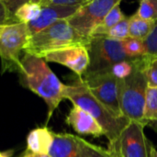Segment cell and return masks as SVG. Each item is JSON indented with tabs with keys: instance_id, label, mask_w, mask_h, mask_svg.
Returning <instances> with one entry per match:
<instances>
[{
	"instance_id": "cell-1",
	"label": "cell",
	"mask_w": 157,
	"mask_h": 157,
	"mask_svg": "<svg viewBox=\"0 0 157 157\" xmlns=\"http://www.w3.org/2000/svg\"><path fill=\"white\" fill-rule=\"evenodd\" d=\"M20 85L42 98L48 108L47 121L64 98L65 85L48 66L43 58L29 53L21 57L18 72Z\"/></svg>"
},
{
	"instance_id": "cell-2",
	"label": "cell",
	"mask_w": 157,
	"mask_h": 157,
	"mask_svg": "<svg viewBox=\"0 0 157 157\" xmlns=\"http://www.w3.org/2000/svg\"><path fill=\"white\" fill-rule=\"evenodd\" d=\"M64 98L86 111L98 122L104 131V136L107 137L109 144H113L130 123L128 119L116 116L97 99L81 77H77L70 85H65Z\"/></svg>"
},
{
	"instance_id": "cell-3",
	"label": "cell",
	"mask_w": 157,
	"mask_h": 157,
	"mask_svg": "<svg viewBox=\"0 0 157 157\" xmlns=\"http://www.w3.org/2000/svg\"><path fill=\"white\" fill-rule=\"evenodd\" d=\"M146 55L137 59L134 71L118 80V98L121 115L130 121L144 122V109L148 84L144 73ZM145 123V122H144Z\"/></svg>"
},
{
	"instance_id": "cell-4",
	"label": "cell",
	"mask_w": 157,
	"mask_h": 157,
	"mask_svg": "<svg viewBox=\"0 0 157 157\" xmlns=\"http://www.w3.org/2000/svg\"><path fill=\"white\" fill-rule=\"evenodd\" d=\"M90 39H86L75 30L65 20H60L45 29L30 36L24 51L40 58L46 54L76 45L87 46Z\"/></svg>"
},
{
	"instance_id": "cell-5",
	"label": "cell",
	"mask_w": 157,
	"mask_h": 157,
	"mask_svg": "<svg viewBox=\"0 0 157 157\" xmlns=\"http://www.w3.org/2000/svg\"><path fill=\"white\" fill-rule=\"evenodd\" d=\"M30 38L27 24L16 23L0 26L1 73L19 72L21 52Z\"/></svg>"
},
{
	"instance_id": "cell-6",
	"label": "cell",
	"mask_w": 157,
	"mask_h": 157,
	"mask_svg": "<svg viewBox=\"0 0 157 157\" xmlns=\"http://www.w3.org/2000/svg\"><path fill=\"white\" fill-rule=\"evenodd\" d=\"M86 48L89 54V65L84 75L105 72L118 63L132 60L125 53L122 41L105 36H92Z\"/></svg>"
},
{
	"instance_id": "cell-7",
	"label": "cell",
	"mask_w": 157,
	"mask_h": 157,
	"mask_svg": "<svg viewBox=\"0 0 157 157\" xmlns=\"http://www.w3.org/2000/svg\"><path fill=\"white\" fill-rule=\"evenodd\" d=\"M145 126L144 122L130 121L108 150L114 157H149L153 144L144 133Z\"/></svg>"
},
{
	"instance_id": "cell-8",
	"label": "cell",
	"mask_w": 157,
	"mask_h": 157,
	"mask_svg": "<svg viewBox=\"0 0 157 157\" xmlns=\"http://www.w3.org/2000/svg\"><path fill=\"white\" fill-rule=\"evenodd\" d=\"M121 3V0H87L67 22L80 35L90 39L110 9Z\"/></svg>"
},
{
	"instance_id": "cell-9",
	"label": "cell",
	"mask_w": 157,
	"mask_h": 157,
	"mask_svg": "<svg viewBox=\"0 0 157 157\" xmlns=\"http://www.w3.org/2000/svg\"><path fill=\"white\" fill-rule=\"evenodd\" d=\"M49 155L52 157H114L109 150L76 135L55 132Z\"/></svg>"
},
{
	"instance_id": "cell-10",
	"label": "cell",
	"mask_w": 157,
	"mask_h": 157,
	"mask_svg": "<svg viewBox=\"0 0 157 157\" xmlns=\"http://www.w3.org/2000/svg\"><path fill=\"white\" fill-rule=\"evenodd\" d=\"M81 78L97 99L104 104L116 116L123 117L119 104L117 78L109 71L84 75Z\"/></svg>"
},
{
	"instance_id": "cell-11",
	"label": "cell",
	"mask_w": 157,
	"mask_h": 157,
	"mask_svg": "<svg viewBox=\"0 0 157 157\" xmlns=\"http://www.w3.org/2000/svg\"><path fill=\"white\" fill-rule=\"evenodd\" d=\"M43 59L47 63L62 64L72 70L77 77H82L89 65L87 48L83 45L66 47L46 54Z\"/></svg>"
},
{
	"instance_id": "cell-12",
	"label": "cell",
	"mask_w": 157,
	"mask_h": 157,
	"mask_svg": "<svg viewBox=\"0 0 157 157\" xmlns=\"http://www.w3.org/2000/svg\"><path fill=\"white\" fill-rule=\"evenodd\" d=\"M65 121L78 134L91 135L95 138L104 135V131L98 122L90 114L75 105H73Z\"/></svg>"
},
{
	"instance_id": "cell-13",
	"label": "cell",
	"mask_w": 157,
	"mask_h": 157,
	"mask_svg": "<svg viewBox=\"0 0 157 157\" xmlns=\"http://www.w3.org/2000/svg\"><path fill=\"white\" fill-rule=\"evenodd\" d=\"M79 8L59 7V6H42L40 17L27 24L30 36L45 29L60 20H65L71 17Z\"/></svg>"
},
{
	"instance_id": "cell-14",
	"label": "cell",
	"mask_w": 157,
	"mask_h": 157,
	"mask_svg": "<svg viewBox=\"0 0 157 157\" xmlns=\"http://www.w3.org/2000/svg\"><path fill=\"white\" fill-rule=\"evenodd\" d=\"M54 132L48 127H39L30 131L27 136V152L35 155H49Z\"/></svg>"
},
{
	"instance_id": "cell-15",
	"label": "cell",
	"mask_w": 157,
	"mask_h": 157,
	"mask_svg": "<svg viewBox=\"0 0 157 157\" xmlns=\"http://www.w3.org/2000/svg\"><path fill=\"white\" fill-rule=\"evenodd\" d=\"M41 10L40 1H25L15 12V17L19 23L29 24L40 17Z\"/></svg>"
},
{
	"instance_id": "cell-16",
	"label": "cell",
	"mask_w": 157,
	"mask_h": 157,
	"mask_svg": "<svg viewBox=\"0 0 157 157\" xmlns=\"http://www.w3.org/2000/svg\"><path fill=\"white\" fill-rule=\"evenodd\" d=\"M154 23L155 22L143 19L136 14H133L129 17V38L144 40L151 32Z\"/></svg>"
},
{
	"instance_id": "cell-17",
	"label": "cell",
	"mask_w": 157,
	"mask_h": 157,
	"mask_svg": "<svg viewBox=\"0 0 157 157\" xmlns=\"http://www.w3.org/2000/svg\"><path fill=\"white\" fill-rule=\"evenodd\" d=\"M126 17L127 16H125V14L122 12L121 8V4L115 6L112 9H110V11L107 14L102 22L95 29L92 36H104L110 29L116 26L120 21H121Z\"/></svg>"
},
{
	"instance_id": "cell-18",
	"label": "cell",
	"mask_w": 157,
	"mask_h": 157,
	"mask_svg": "<svg viewBox=\"0 0 157 157\" xmlns=\"http://www.w3.org/2000/svg\"><path fill=\"white\" fill-rule=\"evenodd\" d=\"M157 121V87H148L146 92L145 109L144 121L145 124L149 121Z\"/></svg>"
},
{
	"instance_id": "cell-19",
	"label": "cell",
	"mask_w": 157,
	"mask_h": 157,
	"mask_svg": "<svg viewBox=\"0 0 157 157\" xmlns=\"http://www.w3.org/2000/svg\"><path fill=\"white\" fill-rule=\"evenodd\" d=\"M125 53L132 59L139 58L146 55V49L144 40L128 38L122 41Z\"/></svg>"
},
{
	"instance_id": "cell-20",
	"label": "cell",
	"mask_w": 157,
	"mask_h": 157,
	"mask_svg": "<svg viewBox=\"0 0 157 157\" xmlns=\"http://www.w3.org/2000/svg\"><path fill=\"white\" fill-rule=\"evenodd\" d=\"M137 59L138 58H134L132 60H127L118 63L114 64L112 67H110L108 71L118 80L124 79L128 77L134 71L137 63Z\"/></svg>"
},
{
	"instance_id": "cell-21",
	"label": "cell",
	"mask_w": 157,
	"mask_h": 157,
	"mask_svg": "<svg viewBox=\"0 0 157 157\" xmlns=\"http://www.w3.org/2000/svg\"><path fill=\"white\" fill-rule=\"evenodd\" d=\"M139 17L149 20H157V0H142L135 13Z\"/></svg>"
},
{
	"instance_id": "cell-22",
	"label": "cell",
	"mask_w": 157,
	"mask_h": 157,
	"mask_svg": "<svg viewBox=\"0 0 157 157\" xmlns=\"http://www.w3.org/2000/svg\"><path fill=\"white\" fill-rule=\"evenodd\" d=\"M104 36L121 41L127 40L129 38V17H124L116 26L110 29Z\"/></svg>"
},
{
	"instance_id": "cell-23",
	"label": "cell",
	"mask_w": 157,
	"mask_h": 157,
	"mask_svg": "<svg viewBox=\"0 0 157 157\" xmlns=\"http://www.w3.org/2000/svg\"><path fill=\"white\" fill-rule=\"evenodd\" d=\"M144 73L148 87H157V56L149 57L146 55Z\"/></svg>"
},
{
	"instance_id": "cell-24",
	"label": "cell",
	"mask_w": 157,
	"mask_h": 157,
	"mask_svg": "<svg viewBox=\"0 0 157 157\" xmlns=\"http://www.w3.org/2000/svg\"><path fill=\"white\" fill-rule=\"evenodd\" d=\"M146 55L149 57H156L157 56V20L155 21L153 29L147 38L144 40Z\"/></svg>"
},
{
	"instance_id": "cell-25",
	"label": "cell",
	"mask_w": 157,
	"mask_h": 157,
	"mask_svg": "<svg viewBox=\"0 0 157 157\" xmlns=\"http://www.w3.org/2000/svg\"><path fill=\"white\" fill-rule=\"evenodd\" d=\"M42 6H59L80 8L87 0H40Z\"/></svg>"
},
{
	"instance_id": "cell-26",
	"label": "cell",
	"mask_w": 157,
	"mask_h": 157,
	"mask_svg": "<svg viewBox=\"0 0 157 157\" xmlns=\"http://www.w3.org/2000/svg\"><path fill=\"white\" fill-rule=\"evenodd\" d=\"M19 23L15 16L9 11L3 0H0V26Z\"/></svg>"
},
{
	"instance_id": "cell-27",
	"label": "cell",
	"mask_w": 157,
	"mask_h": 157,
	"mask_svg": "<svg viewBox=\"0 0 157 157\" xmlns=\"http://www.w3.org/2000/svg\"><path fill=\"white\" fill-rule=\"evenodd\" d=\"M25 157H52L50 155H35V154H30V153H28L26 152L25 155H24Z\"/></svg>"
},
{
	"instance_id": "cell-28",
	"label": "cell",
	"mask_w": 157,
	"mask_h": 157,
	"mask_svg": "<svg viewBox=\"0 0 157 157\" xmlns=\"http://www.w3.org/2000/svg\"><path fill=\"white\" fill-rule=\"evenodd\" d=\"M146 126H149L150 128H152L157 133V121H149V122H147Z\"/></svg>"
},
{
	"instance_id": "cell-29",
	"label": "cell",
	"mask_w": 157,
	"mask_h": 157,
	"mask_svg": "<svg viewBox=\"0 0 157 157\" xmlns=\"http://www.w3.org/2000/svg\"><path fill=\"white\" fill-rule=\"evenodd\" d=\"M149 157H157V150L155 149V145L153 144L151 149H150V154H149Z\"/></svg>"
},
{
	"instance_id": "cell-30",
	"label": "cell",
	"mask_w": 157,
	"mask_h": 157,
	"mask_svg": "<svg viewBox=\"0 0 157 157\" xmlns=\"http://www.w3.org/2000/svg\"><path fill=\"white\" fill-rule=\"evenodd\" d=\"M12 154H13L12 151H6V152L0 151V157H10L12 155Z\"/></svg>"
},
{
	"instance_id": "cell-31",
	"label": "cell",
	"mask_w": 157,
	"mask_h": 157,
	"mask_svg": "<svg viewBox=\"0 0 157 157\" xmlns=\"http://www.w3.org/2000/svg\"><path fill=\"white\" fill-rule=\"evenodd\" d=\"M22 157H25V156H22Z\"/></svg>"
}]
</instances>
